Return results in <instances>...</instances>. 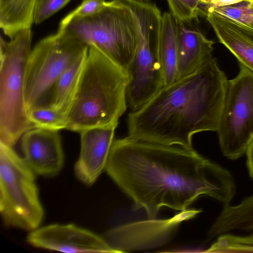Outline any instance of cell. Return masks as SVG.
Returning <instances> with one entry per match:
<instances>
[{"label": "cell", "mask_w": 253, "mask_h": 253, "mask_svg": "<svg viewBox=\"0 0 253 253\" xmlns=\"http://www.w3.org/2000/svg\"><path fill=\"white\" fill-rule=\"evenodd\" d=\"M105 170L150 219L163 207L181 211L201 195L225 205L236 194L229 170L193 148L177 145L128 136L114 140Z\"/></svg>", "instance_id": "6da1fadb"}, {"label": "cell", "mask_w": 253, "mask_h": 253, "mask_svg": "<svg viewBox=\"0 0 253 253\" xmlns=\"http://www.w3.org/2000/svg\"><path fill=\"white\" fill-rule=\"evenodd\" d=\"M228 80L211 57L193 73L164 86L127 115V136L193 149L194 134L217 130Z\"/></svg>", "instance_id": "7a4b0ae2"}, {"label": "cell", "mask_w": 253, "mask_h": 253, "mask_svg": "<svg viewBox=\"0 0 253 253\" xmlns=\"http://www.w3.org/2000/svg\"><path fill=\"white\" fill-rule=\"evenodd\" d=\"M126 71L90 45L74 99L66 130L80 133L117 126L127 107Z\"/></svg>", "instance_id": "3957f363"}, {"label": "cell", "mask_w": 253, "mask_h": 253, "mask_svg": "<svg viewBox=\"0 0 253 253\" xmlns=\"http://www.w3.org/2000/svg\"><path fill=\"white\" fill-rule=\"evenodd\" d=\"M31 41V28L18 31L8 42L0 37V142L12 147L26 131L35 128L24 97Z\"/></svg>", "instance_id": "277c9868"}, {"label": "cell", "mask_w": 253, "mask_h": 253, "mask_svg": "<svg viewBox=\"0 0 253 253\" xmlns=\"http://www.w3.org/2000/svg\"><path fill=\"white\" fill-rule=\"evenodd\" d=\"M58 30L94 45L126 71L135 51L137 32L129 8L119 0L107 2L93 15L79 17L68 14L61 21Z\"/></svg>", "instance_id": "5b68a950"}, {"label": "cell", "mask_w": 253, "mask_h": 253, "mask_svg": "<svg viewBox=\"0 0 253 253\" xmlns=\"http://www.w3.org/2000/svg\"><path fill=\"white\" fill-rule=\"evenodd\" d=\"M35 173L12 147L0 142V211L4 224L26 230L44 216Z\"/></svg>", "instance_id": "8992f818"}, {"label": "cell", "mask_w": 253, "mask_h": 253, "mask_svg": "<svg viewBox=\"0 0 253 253\" xmlns=\"http://www.w3.org/2000/svg\"><path fill=\"white\" fill-rule=\"evenodd\" d=\"M89 46L77 38L58 30L39 42L31 50L25 78L24 97L27 112L42 104L60 76Z\"/></svg>", "instance_id": "52a82bcc"}, {"label": "cell", "mask_w": 253, "mask_h": 253, "mask_svg": "<svg viewBox=\"0 0 253 253\" xmlns=\"http://www.w3.org/2000/svg\"><path fill=\"white\" fill-rule=\"evenodd\" d=\"M216 131L221 152L231 160L246 153L253 138V72L242 65L227 82Z\"/></svg>", "instance_id": "ba28073f"}, {"label": "cell", "mask_w": 253, "mask_h": 253, "mask_svg": "<svg viewBox=\"0 0 253 253\" xmlns=\"http://www.w3.org/2000/svg\"><path fill=\"white\" fill-rule=\"evenodd\" d=\"M201 212V210L186 209L170 218L149 219L120 226L108 231L105 240L119 253L158 247L171 238L181 223Z\"/></svg>", "instance_id": "9c48e42d"}, {"label": "cell", "mask_w": 253, "mask_h": 253, "mask_svg": "<svg viewBox=\"0 0 253 253\" xmlns=\"http://www.w3.org/2000/svg\"><path fill=\"white\" fill-rule=\"evenodd\" d=\"M30 245L64 253H119L106 240L73 224H52L32 230L27 237Z\"/></svg>", "instance_id": "30bf717a"}, {"label": "cell", "mask_w": 253, "mask_h": 253, "mask_svg": "<svg viewBox=\"0 0 253 253\" xmlns=\"http://www.w3.org/2000/svg\"><path fill=\"white\" fill-rule=\"evenodd\" d=\"M59 131L34 128L22 135L24 159L35 174L53 176L62 169L64 153Z\"/></svg>", "instance_id": "8fae6325"}, {"label": "cell", "mask_w": 253, "mask_h": 253, "mask_svg": "<svg viewBox=\"0 0 253 253\" xmlns=\"http://www.w3.org/2000/svg\"><path fill=\"white\" fill-rule=\"evenodd\" d=\"M117 127L93 128L80 132L81 151L75 172L84 184H93L105 169Z\"/></svg>", "instance_id": "7c38bea8"}, {"label": "cell", "mask_w": 253, "mask_h": 253, "mask_svg": "<svg viewBox=\"0 0 253 253\" xmlns=\"http://www.w3.org/2000/svg\"><path fill=\"white\" fill-rule=\"evenodd\" d=\"M177 21V80L195 72L212 57L213 42L191 24Z\"/></svg>", "instance_id": "4fadbf2b"}, {"label": "cell", "mask_w": 253, "mask_h": 253, "mask_svg": "<svg viewBox=\"0 0 253 253\" xmlns=\"http://www.w3.org/2000/svg\"><path fill=\"white\" fill-rule=\"evenodd\" d=\"M206 18L220 43L242 65L253 72V29L238 23L212 11Z\"/></svg>", "instance_id": "5bb4252c"}, {"label": "cell", "mask_w": 253, "mask_h": 253, "mask_svg": "<svg viewBox=\"0 0 253 253\" xmlns=\"http://www.w3.org/2000/svg\"><path fill=\"white\" fill-rule=\"evenodd\" d=\"M177 21L171 14L162 15L158 45V57L161 66L164 86L177 80Z\"/></svg>", "instance_id": "9a60e30c"}, {"label": "cell", "mask_w": 253, "mask_h": 253, "mask_svg": "<svg viewBox=\"0 0 253 253\" xmlns=\"http://www.w3.org/2000/svg\"><path fill=\"white\" fill-rule=\"evenodd\" d=\"M253 230V195L236 206L224 207L208 233L210 239L232 230Z\"/></svg>", "instance_id": "2e32d148"}, {"label": "cell", "mask_w": 253, "mask_h": 253, "mask_svg": "<svg viewBox=\"0 0 253 253\" xmlns=\"http://www.w3.org/2000/svg\"><path fill=\"white\" fill-rule=\"evenodd\" d=\"M36 0H0V27L11 38L17 32L30 28L34 22Z\"/></svg>", "instance_id": "e0dca14e"}, {"label": "cell", "mask_w": 253, "mask_h": 253, "mask_svg": "<svg viewBox=\"0 0 253 253\" xmlns=\"http://www.w3.org/2000/svg\"><path fill=\"white\" fill-rule=\"evenodd\" d=\"M87 53L80 57L58 79L50 92V106L67 113L76 92Z\"/></svg>", "instance_id": "ac0fdd59"}, {"label": "cell", "mask_w": 253, "mask_h": 253, "mask_svg": "<svg viewBox=\"0 0 253 253\" xmlns=\"http://www.w3.org/2000/svg\"><path fill=\"white\" fill-rule=\"evenodd\" d=\"M28 115L35 128L56 131L67 128V115L48 104L36 106L29 110Z\"/></svg>", "instance_id": "d6986e66"}, {"label": "cell", "mask_w": 253, "mask_h": 253, "mask_svg": "<svg viewBox=\"0 0 253 253\" xmlns=\"http://www.w3.org/2000/svg\"><path fill=\"white\" fill-rule=\"evenodd\" d=\"M205 253H253V234L240 236L229 234L219 235Z\"/></svg>", "instance_id": "ffe728a7"}, {"label": "cell", "mask_w": 253, "mask_h": 253, "mask_svg": "<svg viewBox=\"0 0 253 253\" xmlns=\"http://www.w3.org/2000/svg\"><path fill=\"white\" fill-rule=\"evenodd\" d=\"M209 10L253 29L252 0H244L234 4L209 9L208 11Z\"/></svg>", "instance_id": "44dd1931"}, {"label": "cell", "mask_w": 253, "mask_h": 253, "mask_svg": "<svg viewBox=\"0 0 253 253\" xmlns=\"http://www.w3.org/2000/svg\"><path fill=\"white\" fill-rule=\"evenodd\" d=\"M171 14L178 21L191 24L205 15L199 0H167Z\"/></svg>", "instance_id": "7402d4cb"}, {"label": "cell", "mask_w": 253, "mask_h": 253, "mask_svg": "<svg viewBox=\"0 0 253 253\" xmlns=\"http://www.w3.org/2000/svg\"><path fill=\"white\" fill-rule=\"evenodd\" d=\"M71 0H36L34 22L40 24L66 5Z\"/></svg>", "instance_id": "603a6c76"}, {"label": "cell", "mask_w": 253, "mask_h": 253, "mask_svg": "<svg viewBox=\"0 0 253 253\" xmlns=\"http://www.w3.org/2000/svg\"><path fill=\"white\" fill-rule=\"evenodd\" d=\"M106 3L105 0H83L81 4L68 15L79 17L93 15L99 12Z\"/></svg>", "instance_id": "cb8c5ba5"}, {"label": "cell", "mask_w": 253, "mask_h": 253, "mask_svg": "<svg viewBox=\"0 0 253 253\" xmlns=\"http://www.w3.org/2000/svg\"><path fill=\"white\" fill-rule=\"evenodd\" d=\"M244 0H199L205 16L209 9L234 4Z\"/></svg>", "instance_id": "d4e9b609"}, {"label": "cell", "mask_w": 253, "mask_h": 253, "mask_svg": "<svg viewBox=\"0 0 253 253\" xmlns=\"http://www.w3.org/2000/svg\"><path fill=\"white\" fill-rule=\"evenodd\" d=\"M247 164L250 176L253 178V138L251 141L246 151Z\"/></svg>", "instance_id": "484cf974"}, {"label": "cell", "mask_w": 253, "mask_h": 253, "mask_svg": "<svg viewBox=\"0 0 253 253\" xmlns=\"http://www.w3.org/2000/svg\"><path fill=\"white\" fill-rule=\"evenodd\" d=\"M136 0L140 1H147L148 0Z\"/></svg>", "instance_id": "4316f807"}, {"label": "cell", "mask_w": 253, "mask_h": 253, "mask_svg": "<svg viewBox=\"0 0 253 253\" xmlns=\"http://www.w3.org/2000/svg\"></svg>", "instance_id": "83f0119b"}]
</instances>
